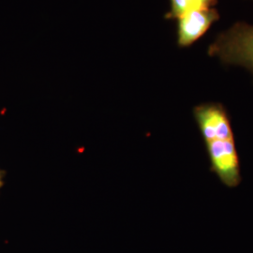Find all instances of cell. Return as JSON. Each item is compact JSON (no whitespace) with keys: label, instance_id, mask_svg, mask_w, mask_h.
I'll list each match as a JSON object with an SVG mask.
<instances>
[{"label":"cell","instance_id":"obj_1","mask_svg":"<svg viewBox=\"0 0 253 253\" xmlns=\"http://www.w3.org/2000/svg\"><path fill=\"white\" fill-rule=\"evenodd\" d=\"M192 114L204 139L211 170L227 188L238 187L242 180L240 159L226 107L219 102H204L194 106Z\"/></svg>","mask_w":253,"mask_h":253},{"label":"cell","instance_id":"obj_2","mask_svg":"<svg viewBox=\"0 0 253 253\" xmlns=\"http://www.w3.org/2000/svg\"><path fill=\"white\" fill-rule=\"evenodd\" d=\"M208 54L225 66L245 68L253 76V26L236 22L208 46Z\"/></svg>","mask_w":253,"mask_h":253},{"label":"cell","instance_id":"obj_3","mask_svg":"<svg viewBox=\"0 0 253 253\" xmlns=\"http://www.w3.org/2000/svg\"><path fill=\"white\" fill-rule=\"evenodd\" d=\"M220 19L217 8L189 11L176 19V44L189 48L205 36L211 27Z\"/></svg>","mask_w":253,"mask_h":253},{"label":"cell","instance_id":"obj_4","mask_svg":"<svg viewBox=\"0 0 253 253\" xmlns=\"http://www.w3.org/2000/svg\"><path fill=\"white\" fill-rule=\"evenodd\" d=\"M170 9L165 13L166 20H176L181 15L197 9L216 8L217 0H169Z\"/></svg>","mask_w":253,"mask_h":253},{"label":"cell","instance_id":"obj_5","mask_svg":"<svg viewBox=\"0 0 253 253\" xmlns=\"http://www.w3.org/2000/svg\"><path fill=\"white\" fill-rule=\"evenodd\" d=\"M5 174H6V172L2 171V170H0V189L4 185V176H5Z\"/></svg>","mask_w":253,"mask_h":253}]
</instances>
